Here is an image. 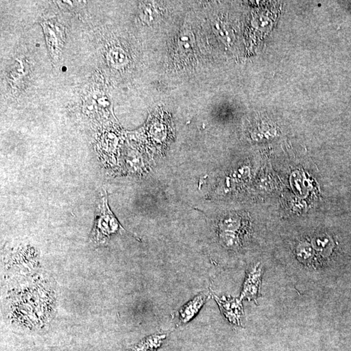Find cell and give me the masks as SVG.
Returning a JSON list of instances; mask_svg holds the SVG:
<instances>
[{
    "label": "cell",
    "instance_id": "4",
    "mask_svg": "<svg viewBox=\"0 0 351 351\" xmlns=\"http://www.w3.org/2000/svg\"><path fill=\"white\" fill-rule=\"evenodd\" d=\"M207 296V294L200 293L180 309L179 318L182 323H187L197 314L206 302Z\"/></svg>",
    "mask_w": 351,
    "mask_h": 351
},
{
    "label": "cell",
    "instance_id": "2",
    "mask_svg": "<svg viewBox=\"0 0 351 351\" xmlns=\"http://www.w3.org/2000/svg\"><path fill=\"white\" fill-rule=\"evenodd\" d=\"M213 298L219 305L222 314L231 323L240 325L243 317V309L240 298L226 297L220 298L213 293Z\"/></svg>",
    "mask_w": 351,
    "mask_h": 351
},
{
    "label": "cell",
    "instance_id": "5",
    "mask_svg": "<svg viewBox=\"0 0 351 351\" xmlns=\"http://www.w3.org/2000/svg\"><path fill=\"white\" fill-rule=\"evenodd\" d=\"M195 47V40L191 32H182L179 34L176 40V49L177 52L181 56L190 55Z\"/></svg>",
    "mask_w": 351,
    "mask_h": 351
},
{
    "label": "cell",
    "instance_id": "1",
    "mask_svg": "<svg viewBox=\"0 0 351 351\" xmlns=\"http://www.w3.org/2000/svg\"><path fill=\"white\" fill-rule=\"evenodd\" d=\"M107 201L108 200L106 197L102 198L91 234V239L97 244L106 243L111 234L122 229L114 216L110 212Z\"/></svg>",
    "mask_w": 351,
    "mask_h": 351
},
{
    "label": "cell",
    "instance_id": "8",
    "mask_svg": "<svg viewBox=\"0 0 351 351\" xmlns=\"http://www.w3.org/2000/svg\"><path fill=\"white\" fill-rule=\"evenodd\" d=\"M111 62L115 65H123L126 63V56L121 49L113 50L111 53Z\"/></svg>",
    "mask_w": 351,
    "mask_h": 351
},
{
    "label": "cell",
    "instance_id": "6",
    "mask_svg": "<svg viewBox=\"0 0 351 351\" xmlns=\"http://www.w3.org/2000/svg\"><path fill=\"white\" fill-rule=\"evenodd\" d=\"M165 335H153L144 339L132 348L133 351H155L162 343Z\"/></svg>",
    "mask_w": 351,
    "mask_h": 351
},
{
    "label": "cell",
    "instance_id": "7",
    "mask_svg": "<svg viewBox=\"0 0 351 351\" xmlns=\"http://www.w3.org/2000/svg\"><path fill=\"white\" fill-rule=\"evenodd\" d=\"M141 13L145 21L148 22L156 21L158 15L157 9L152 4H147L143 6Z\"/></svg>",
    "mask_w": 351,
    "mask_h": 351
},
{
    "label": "cell",
    "instance_id": "3",
    "mask_svg": "<svg viewBox=\"0 0 351 351\" xmlns=\"http://www.w3.org/2000/svg\"><path fill=\"white\" fill-rule=\"evenodd\" d=\"M261 276V269L258 265L255 266L248 271L241 295V300L243 298L256 300L260 288Z\"/></svg>",
    "mask_w": 351,
    "mask_h": 351
}]
</instances>
